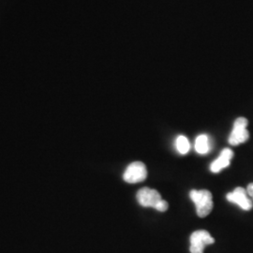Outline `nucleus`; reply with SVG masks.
<instances>
[{"mask_svg": "<svg viewBox=\"0 0 253 253\" xmlns=\"http://www.w3.org/2000/svg\"><path fill=\"white\" fill-rule=\"evenodd\" d=\"M147 176V170L145 167V163L141 162H135L130 163L126 167V171L123 174V178L126 183L134 184L145 180Z\"/></svg>", "mask_w": 253, "mask_h": 253, "instance_id": "20e7f679", "label": "nucleus"}, {"mask_svg": "<svg viewBox=\"0 0 253 253\" xmlns=\"http://www.w3.org/2000/svg\"><path fill=\"white\" fill-rule=\"evenodd\" d=\"M247 192H248V194H249L250 198H251L252 201L253 202V183H251V184L248 186V188H247Z\"/></svg>", "mask_w": 253, "mask_h": 253, "instance_id": "9b49d317", "label": "nucleus"}, {"mask_svg": "<svg viewBox=\"0 0 253 253\" xmlns=\"http://www.w3.org/2000/svg\"><path fill=\"white\" fill-rule=\"evenodd\" d=\"M226 198L229 202L237 205L239 208H242L243 210L249 211L253 207V202L250 198L247 190H245L241 187H238L235 189L234 191L228 193Z\"/></svg>", "mask_w": 253, "mask_h": 253, "instance_id": "39448f33", "label": "nucleus"}, {"mask_svg": "<svg viewBox=\"0 0 253 253\" xmlns=\"http://www.w3.org/2000/svg\"><path fill=\"white\" fill-rule=\"evenodd\" d=\"M215 239L208 231L199 230L190 235V253H204L205 248L208 245L214 244Z\"/></svg>", "mask_w": 253, "mask_h": 253, "instance_id": "f03ea898", "label": "nucleus"}, {"mask_svg": "<svg viewBox=\"0 0 253 253\" xmlns=\"http://www.w3.org/2000/svg\"><path fill=\"white\" fill-rule=\"evenodd\" d=\"M190 197L195 204L197 215L200 217H207L210 214L213 209V200L212 193L209 190H191Z\"/></svg>", "mask_w": 253, "mask_h": 253, "instance_id": "f257e3e1", "label": "nucleus"}, {"mask_svg": "<svg viewBox=\"0 0 253 253\" xmlns=\"http://www.w3.org/2000/svg\"><path fill=\"white\" fill-rule=\"evenodd\" d=\"M234 157V152L230 149V148H225L221 151L220 156L217 158V160L214 163L211 164L210 166V170L211 172H219L222 169L226 168L231 163V160Z\"/></svg>", "mask_w": 253, "mask_h": 253, "instance_id": "0eeeda50", "label": "nucleus"}, {"mask_svg": "<svg viewBox=\"0 0 253 253\" xmlns=\"http://www.w3.org/2000/svg\"><path fill=\"white\" fill-rule=\"evenodd\" d=\"M195 149L201 155L207 154L210 150L209 138L206 134H201L195 140Z\"/></svg>", "mask_w": 253, "mask_h": 253, "instance_id": "6e6552de", "label": "nucleus"}, {"mask_svg": "<svg viewBox=\"0 0 253 253\" xmlns=\"http://www.w3.org/2000/svg\"><path fill=\"white\" fill-rule=\"evenodd\" d=\"M248 119L245 118H237L234 124V128L229 137L230 145H238L247 142L250 138V133L247 129Z\"/></svg>", "mask_w": 253, "mask_h": 253, "instance_id": "7ed1b4c3", "label": "nucleus"}, {"mask_svg": "<svg viewBox=\"0 0 253 253\" xmlns=\"http://www.w3.org/2000/svg\"><path fill=\"white\" fill-rule=\"evenodd\" d=\"M177 151L182 155H186L190 151V145L189 139L186 136L180 135L176 139Z\"/></svg>", "mask_w": 253, "mask_h": 253, "instance_id": "1a4fd4ad", "label": "nucleus"}, {"mask_svg": "<svg viewBox=\"0 0 253 253\" xmlns=\"http://www.w3.org/2000/svg\"><path fill=\"white\" fill-rule=\"evenodd\" d=\"M155 209H157L158 211H161V212H164L168 209V203L164 200H162L158 205Z\"/></svg>", "mask_w": 253, "mask_h": 253, "instance_id": "9d476101", "label": "nucleus"}, {"mask_svg": "<svg viewBox=\"0 0 253 253\" xmlns=\"http://www.w3.org/2000/svg\"><path fill=\"white\" fill-rule=\"evenodd\" d=\"M137 200L144 208H156L157 205L163 200L161 194L153 189L143 188L137 193Z\"/></svg>", "mask_w": 253, "mask_h": 253, "instance_id": "423d86ee", "label": "nucleus"}]
</instances>
